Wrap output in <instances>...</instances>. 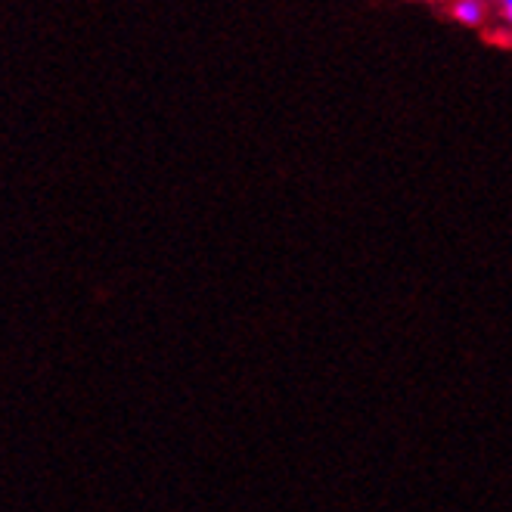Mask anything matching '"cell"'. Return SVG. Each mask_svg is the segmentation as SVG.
Returning a JSON list of instances; mask_svg holds the SVG:
<instances>
[{
    "label": "cell",
    "mask_w": 512,
    "mask_h": 512,
    "mask_svg": "<svg viewBox=\"0 0 512 512\" xmlns=\"http://www.w3.org/2000/svg\"><path fill=\"white\" fill-rule=\"evenodd\" d=\"M447 13L463 28H491L494 25V4H488V0H447Z\"/></svg>",
    "instance_id": "6da1fadb"
},
{
    "label": "cell",
    "mask_w": 512,
    "mask_h": 512,
    "mask_svg": "<svg viewBox=\"0 0 512 512\" xmlns=\"http://www.w3.org/2000/svg\"><path fill=\"white\" fill-rule=\"evenodd\" d=\"M494 32L506 44H512V0H497L494 4Z\"/></svg>",
    "instance_id": "7a4b0ae2"
},
{
    "label": "cell",
    "mask_w": 512,
    "mask_h": 512,
    "mask_svg": "<svg viewBox=\"0 0 512 512\" xmlns=\"http://www.w3.org/2000/svg\"><path fill=\"white\" fill-rule=\"evenodd\" d=\"M488 4H497V0H488Z\"/></svg>",
    "instance_id": "3957f363"
}]
</instances>
